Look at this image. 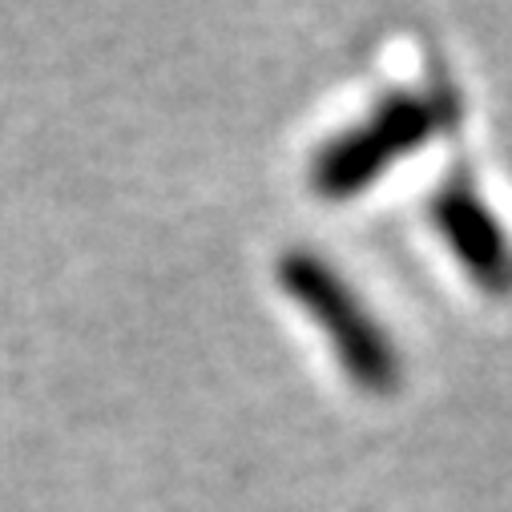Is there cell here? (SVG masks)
Wrapping results in <instances>:
<instances>
[{
	"mask_svg": "<svg viewBox=\"0 0 512 512\" xmlns=\"http://www.w3.org/2000/svg\"><path fill=\"white\" fill-rule=\"evenodd\" d=\"M279 283L283 291L319 323L331 339L339 367L359 383L363 392H392L404 363L396 339L383 331L375 311L359 299V291L307 246H291L279 254Z\"/></svg>",
	"mask_w": 512,
	"mask_h": 512,
	"instance_id": "obj_2",
	"label": "cell"
},
{
	"mask_svg": "<svg viewBox=\"0 0 512 512\" xmlns=\"http://www.w3.org/2000/svg\"><path fill=\"white\" fill-rule=\"evenodd\" d=\"M460 113L452 85L436 73L424 85H404L379 93V101L355 117L335 138H327L311 158V182L323 198H351L388 174L400 158L432 142Z\"/></svg>",
	"mask_w": 512,
	"mask_h": 512,
	"instance_id": "obj_1",
	"label": "cell"
},
{
	"mask_svg": "<svg viewBox=\"0 0 512 512\" xmlns=\"http://www.w3.org/2000/svg\"><path fill=\"white\" fill-rule=\"evenodd\" d=\"M428 214L440 230V238L452 246L456 263L480 283L488 295L512 291V238L496 210L480 198L468 170H452L428 202Z\"/></svg>",
	"mask_w": 512,
	"mask_h": 512,
	"instance_id": "obj_3",
	"label": "cell"
}]
</instances>
